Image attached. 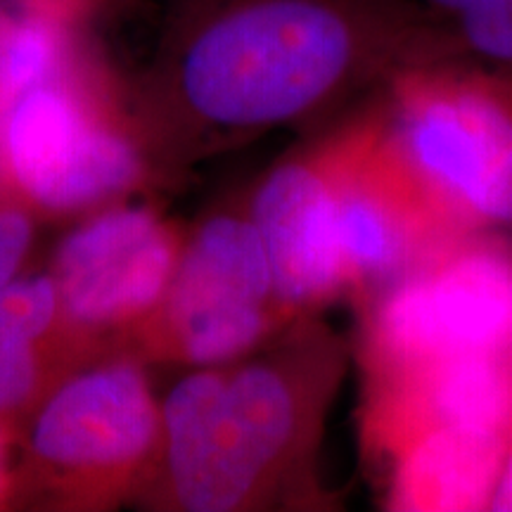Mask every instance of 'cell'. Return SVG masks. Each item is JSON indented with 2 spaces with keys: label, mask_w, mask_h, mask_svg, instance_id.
<instances>
[{
  "label": "cell",
  "mask_w": 512,
  "mask_h": 512,
  "mask_svg": "<svg viewBox=\"0 0 512 512\" xmlns=\"http://www.w3.org/2000/svg\"><path fill=\"white\" fill-rule=\"evenodd\" d=\"M465 62L413 0H174L155 88L221 138L335 124L411 69Z\"/></svg>",
  "instance_id": "1"
},
{
  "label": "cell",
  "mask_w": 512,
  "mask_h": 512,
  "mask_svg": "<svg viewBox=\"0 0 512 512\" xmlns=\"http://www.w3.org/2000/svg\"><path fill=\"white\" fill-rule=\"evenodd\" d=\"M259 349L195 368L166 396L162 446L176 508L264 510L304 501L316 486L313 460L347 368V344L302 316L275 347Z\"/></svg>",
  "instance_id": "2"
},
{
  "label": "cell",
  "mask_w": 512,
  "mask_h": 512,
  "mask_svg": "<svg viewBox=\"0 0 512 512\" xmlns=\"http://www.w3.org/2000/svg\"><path fill=\"white\" fill-rule=\"evenodd\" d=\"M389 136L460 230H512V81L467 62L411 69L382 91Z\"/></svg>",
  "instance_id": "3"
},
{
  "label": "cell",
  "mask_w": 512,
  "mask_h": 512,
  "mask_svg": "<svg viewBox=\"0 0 512 512\" xmlns=\"http://www.w3.org/2000/svg\"><path fill=\"white\" fill-rule=\"evenodd\" d=\"M363 375L470 354H512V238L472 230L358 306Z\"/></svg>",
  "instance_id": "4"
},
{
  "label": "cell",
  "mask_w": 512,
  "mask_h": 512,
  "mask_svg": "<svg viewBox=\"0 0 512 512\" xmlns=\"http://www.w3.org/2000/svg\"><path fill=\"white\" fill-rule=\"evenodd\" d=\"M332 133L339 252L347 297L361 306L465 230L439 209L389 136L382 93L337 119Z\"/></svg>",
  "instance_id": "5"
},
{
  "label": "cell",
  "mask_w": 512,
  "mask_h": 512,
  "mask_svg": "<svg viewBox=\"0 0 512 512\" xmlns=\"http://www.w3.org/2000/svg\"><path fill=\"white\" fill-rule=\"evenodd\" d=\"M147 320L159 354L190 368L238 361L290 325L249 214L223 211L192 233Z\"/></svg>",
  "instance_id": "6"
},
{
  "label": "cell",
  "mask_w": 512,
  "mask_h": 512,
  "mask_svg": "<svg viewBox=\"0 0 512 512\" xmlns=\"http://www.w3.org/2000/svg\"><path fill=\"white\" fill-rule=\"evenodd\" d=\"M5 155L24 195L50 211L91 207L131 188L140 174L133 145L98 119L69 57L10 102Z\"/></svg>",
  "instance_id": "7"
},
{
  "label": "cell",
  "mask_w": 512,
  "mask_h": 512,
  "mask_svg": "<svg viewBox=\"0 0 512 512\" xmlns=\"http://www.w3.org/2000/svg\"><path fill=\"white\" fill-rule=\"evenodd\" d=\"M162 446V408L143 370L107 363L62 384L31 432V456L69 484H119Z\"/></svg>",
  "instance_id": "8"
},
{
  "label": "cell",
  "mask_w": 512,
  "mask_h": 512,
  "mask_svg": "<svg viewBox=\"0 0 512 512\" xmlns=\"http://www.w3.org/2000/svg\"><path fill=\"white\" fill-rule=\"evenodd\" d=\"M249 219L264 242L275 304L285 320L313 316L347 297L337 240L335 133L275 164L256 185Z\"/></svg>",
  "instance_id": "9"
},
{
  "label": "cell",
  "mask_w": 512,
  "mask_h": 512,
  "mask_svg": "<svg viewBox=\"0 0 512 512\" xmlns=\"http://www.w3.org/2000/svg\"><path fill=\"white\" fill-rule=\"evenodd\" d=\"M183 242L147 209H112L76 228L57 249L60 313L79 328L147 318L169 285Z\"/></svg>",
  "instance_id": "10"
},
{
  "label": "cell",
  "mask_w": 512,
  "mask_h": 512,
  "mask_svg": "<svg viewBox=\"0 0 512 512\" xmlns=\"http://www.w3.org/2000/svg\"><path fill=\"white\" fill-rule=\"evenodd\" d=\"M510 434L427 425L366 446L382 503L399 512L489 510Z\"/></svg>",
  "instance_id": "11"
},
{
  "label": "cell",
  "mask_w": 512,
  "mask_h": 512,
  "mask_svg": "<svg viewBox=\"0 0 512 512\" xmlns=\"http://www.w3.org/2000/svg\"><path fill=\"white\" fill-rule=\"evenodd\" d=\"M437 17L467 64L512 81V0H413Z\"/></svg>",
  "instance_id": "12"
},
{
  "label": "cell",
  "mask_w": 512,
  "mask_h": 512,
  "mask_svg": "<svg viewBox=\"0 0 512 512\" xmlns=\"http://www.w3.org/2000/svg\"><path fill=\"white\" fill-rule=\"evenodd\" d=\"M60 316V297L50 278L10 280L0 287V332L38 344Z\"/></svg>",
  "instance_id": "13"
},
{
  "label": "cell",
  "mask_w": 512,
  "mask_h": 512,
  "mask_svg": "<svg viewBox=\"0 0 512 512\" xmlns=\"http://www.w3.org/2000/svg\"><path fill=\"white\" fill-rule=\"evenodd\" d=\"M41 387L38 347L0 332V415L27 408Z\"/></svg>",
  "instance_id": "14"
},
{
  "label": "cell",
  "mask_w": 512,
  "mask_h": 512,
  "mask_svg": "<svg viewBox=\"0 0 512 512\" xmlns=\"http://www.w3.org/2000/svg\"><path fill=\"white\" fill-rule=\"evenodd\" d=\"M31 245V221L17 209H0V287L15 278Z\"/></svg>",
  "instance_id": "15"
},
{
  "label": "cell",
  "mask_w": 512,
  "mask_h": 512,
  "mask_svg": "<svg viewBox=\"0 0 512 512\" xmlns=\"http://www.w3.org/2000/svg\"><path fill=\"white\" fill-rule=\"evenodd\" d=\"M15 3L24 10V15L72 27L76 19L93 8L95 0H15Z\"/></svg>",
  "instance_id": "16"
},
{
  "label": "cell",
  "mask_w": 512,
  "mask_h": 512,
  "mask_svg": "<svg viewBox=\"0 0 512 512\" xmlns=\"http://www.w3.org/2000/svg\"><path fill=\"white\" fill-rule=\"evenodd\" d=\"M489 510L512 512V434L508 439V448H505L501 472H498L496 489H494V494H491Z\"/></svg>",
  "instance_id": "17"
},
{
  "label": "cell",
  "mask_w": 512,
  "mask_h": 512,
  "mask_svg": "<svg viewBox=\"0 0 512 512\" xmlns=\"http://www.w3.org/2000/svg\"><path fill=\"white\" fill-rule=\"evenodd\" d=\"M3 437H0V496H3L5 486H8V479H5V467H3Z\"/></svg>",
  "instance_id": "18"
},
{
  "label": "cell",
  "mask_w": 512,
  "mask_h": 512,
  "mask_svg": "<svg viewBox=\"0 0 512 512\" xmlns=\"http://www.w3.org/2000/svg\"><path fill=\"white\" fill-rule=\"evenodd\" d=\"M0 112H5V100H3V95H0Z\"/></svg>",
  "instance_id": "19"
},
{
  "label": "cell",
  "mask_w": 512,
  "mask_h": 512,
  "mask_svg": "<svg viewBox=\"0 0 512 512\" xmlns=\"http://www.w3.org/2000/svg\"><path fill=\"white\" fill-rule=\"evenodd\" d=\"M0 29H3V24H0Z\"/></svg>",
  "instance_id": "20"
}]
</instances>
